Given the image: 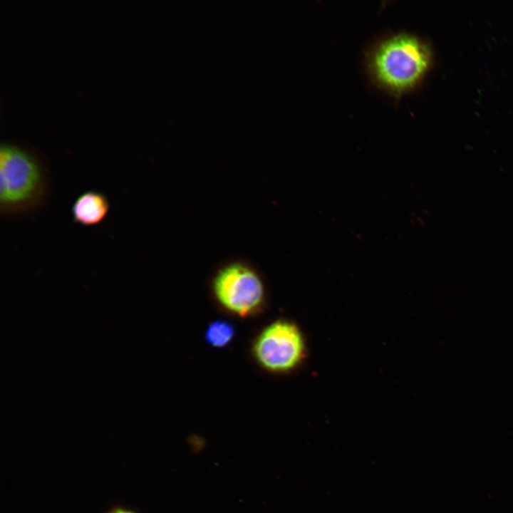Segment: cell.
<instances>
[{
  "mask_svg": "<svg viewBox=\"0 0 513 513\" xmlns=\"http://www.w3.org/2000/svg\"><path fill=\"white\" fill-rule=\"evenodd\" d=\"M109 211L108 197L95 190L86 191L80 195L71 209L73 222L85 227L100 224L107 217Z\"/></svg>",
  "mask_w": 513,
  "mask_h": 513,
  "instance_id": "obj_5",
  "label": "cell"
},
{
  "mask_svg": "<svg viewBox=\"0 0 513 513\" xmlns=\"http://www.w3.org/2000/svg\"><path fill=\"white\" fill-rule=\"evenodd\" d=\"M430 59V51L425 43L403 33L380 42L373 51L368 65L376 83L398 96L418 84Z\"/></svg>",
  "mask_w": 513,
  "mask_h": 513,
  "instance_id": "obj_2",
  "label": "cell"
},
{
  "mask_svg": "<svg viewBox=\"0 0 513 513\" xmlns=\"http://www.w3.org/2000/svg\"><path fill=\"white\" fill-rule=\"evenodd\" d=\"M252 351L264 370L281 373L293 370L301 363L306 356V346L302 333L296 324L277 320L259 333Z\"/></svg>",
  "mask_w": 513,
  "mask_h": 513,
  "instance_id": "obj_4",
  "label": "cell"
},
{
  "mask_svg": "<svg viewBox=\"0 0 513 513\" xmlns=\"http://www.w3.org/2000/svg\"><path fill=\"white\" fill-rule=\"evenodd\" d=\"M49 192V178L31 153L11 144L0 147V211L6 218L38 211Z\"/></svg>",
  "mask_w": 513,
  "mask_h": 513,
  "instance_id": "obj_1",
  "label": "cell"
},
{
  "mask_svg": "<svg viewBox=\"0 0 513 513\" xmlns=\"http://www.w3.org/2000/svg\"><path fill=\"white\" fill-rule=\"evenodd\" d=\"M235 333L234 326L224 320L212 321L205 331V341L213 348H223L233 339Z\"/></svg>",
  "mask_w": 513,
  "mask_h": 513,
  "instance_id": "obj_6",
  "label": "cell"
},
{
  "mask_svg": "<svg viewBox=\"0 0 513 513\" xmlns=\"http://www.w3.org/2000/svg\"><path fill=\"white\" fill-rule=\"evenodd\" d=\"M209 287L217 304L237 316L257 314L266 302L263 275L244 258H231L220 263L211 276Z\"/></svg>",
  "mask_w": 513,
  "mask_h": 513,
  "instance_id": "obj_3",
  "label": "cell"
},
{
  "mask_svg": "<svg viewBox=\"0 0 513 513\" xmlns=\"http://www.w3.org/2000/svg\"><path fill=\"white\" fill-rule=\"evenodd\" d=\"M105 513H138L137 511L131 509L130 507L115 505L110 507Z\"/></svg>",
  "mask_w": 513,
  "mask_h": 513,
  "instance_id": "obj_7",
  "label": "cell"
}]
</instances>
